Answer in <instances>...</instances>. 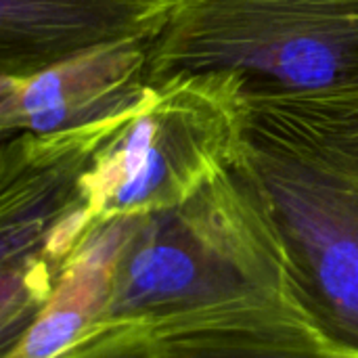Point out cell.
Returning a JSON list of instances; mask_svg holds the SVG:
<instances>
[{"label":"cell","mask_w":358,"mask_h":358,"mask_svg":"<svg viewBox=\"0 0 358 358\" xmlns=\"http://www.w3.org/2000/svg\"><path fill=\"white\" fill-rule=\"evenodd\" d=\"M136 111L78 130L2 141L0 266L42 258L55 224L80 208L90 210L84 176L103 143Z\"/></svg>","instance_id":"5"},{"label":"cell","mask_w":358,"mask_h":358,"mask_svg":"<svg viewBox=\"0 0 358 358\" xmlns=\"http://www.w3.org/2000/svg\"><path fill=\"white\" fill-rule=\"evenodd\" d=\"M235 166L273 222L310 338L358 358V90L245 92Z\"/></svg>","instance_id":"2"},{"label":"cell","mask_w":358,"mask_h":358,"mask_svg":"<svg viewBox=\"0 0 358 358\" xmlns=\"http://www.w3.org/2000/svg\"><path fill=\"white\" fill-rule=\"evenodd\" d=\"M143 344L149 358H340L292 329H193Z\"/></svg>","instance_id":"9"},{"label":"cell","mask_w":358,"mask_h":358,"mask_svg":"<svg viewBox=\"0 0 358 358\" xmlns=\"http://www.w3.org/2000/svg\"><path fill=\"white\" fill-rule=\"evenodd\" d=\"M174 0H0V76L23 78L76 57L153 44Z\"/></svg>","instance_id":"7"},{"label":"cell","mask_w":358,"mask_h":358,"mask_svg":"<svg viewBox=\"0 0 358 358\" xmlns=\"http://www.w3.org/2000/svg\"><path fill=\"white\" fill-rule=\"evenodd\" d=\"M193 329L308 334L273 222L237 166L180 206L138 216L109 304L84 340L143 342Z\"/></svg>","instance_id":"1"},{"label":"cell","mask_w":358,"mask_h":358,"mask_svg":"<svg viewBox=\"0 0 358 358\" xmlns=\"http://www.w3.org/2000/svg\"><path fill=\"white\" fill-rule=\"evenodd\" d=\"M138 216L96 220L61 266L52 294L25 334L0 358H61L101 321L122 252Z\"/></svg>","instance_id":"8"},{"label":"cell","mask_w":358,"mask_h":358,"mask_svg":"<svg viewBox=\"0 0 358 358\" xmlns=\"http://www.w3.org/2000/svg\"><path fill=\"white\" fill-rule=\"evenodd\" d=\"M151 46L120 44L31 76H0V138L78 130L141 109L153 92Z\"/></svg>","instance_id":"6"},{"label":"cell","mask_w":358,"mask_h":358,"mask_svg":"<svg viewBox=\"0 0 358 358\" xmlns=\"http://www.w3.org/2000/svg\"><path fill=\"white\" fill-rule=\"evenodd\" d=\"M195 73H235L245 92L358 90V0H174L149 80Z\"/></svg>","instance_id":"3"},{"label":"cell","mask_w":358,"mask_h":358,"mask_svg":"<svg viewBox=\"0 0 358 358\" xmlns=\"http://www.w3.org/2000/svg\"><path fill=\"white\" fill-rule=\"evenodd\" d=\"M61 358H149L138 340H84Z\"/></svg>","instance_id":"10"},{"label":"cell","mask_w":358,"mask_h":358,"mask_svg":"<svg viewBox=\"0 0 358 358\" xmlns=\"http://www.w3.org/2000/svg\"><path fill=\"white\" fill-rule=\"evenodd\" d=\"M243 115L245 90L235 73L178 76L153 86L84 176L94 218L153 214L193 197L235 166Z\"/></svg>","instance_id":"4"}]
</instances>
